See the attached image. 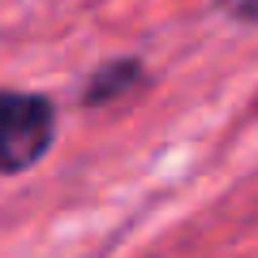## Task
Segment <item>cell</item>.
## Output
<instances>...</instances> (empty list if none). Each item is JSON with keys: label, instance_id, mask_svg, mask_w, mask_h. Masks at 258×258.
<instances>
[{"label": "cell", "instance_id": "obj_1", "mask_svg": "<svg viewBox=\"0 0 258 258\" xmlns=\"http://www.w3.org/2000/svg\"><path fill=\"white\" fill-rule=\"evenodd\" d=\"M56 138V108L43 95L0 91V172H26Z\"/></svg>", "mask_w": 258, "mask_h": 258}, {"label": "cell", "instance_id": "obj_2", "mask_svg": "<svg viewBox=\"0 0 258 258\" xmlns=\"http://www.w3.org/2000/svg\"><path fill=\"white\" fill-rule=\"evenodd\" d=\"M142 82V64L138 60H112L103 64L99 74L91 78V86H86V103H108L116 99V95H125L129 86Z\"/></svg>", "mask_w": 258, "mask_h": 258}, {"label": "cell", "instance_id": "obj_3", "mask_svg": "<svg viewBox=\"0 0 258 258\" xmlns=\"http://www.w3.org/2000/svg\"><path fill=\"white\" fill-rule=\"evenodd\" d=\"M224 9L237 13V18H254L258 22V0H224Z\"/></svg>", "mask_w": 258, "mask_h": 258}]
</instances>
